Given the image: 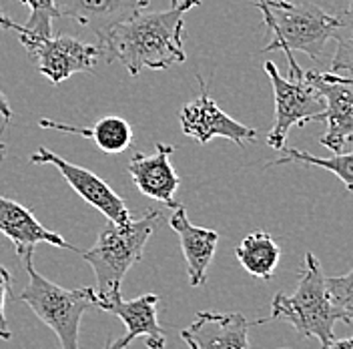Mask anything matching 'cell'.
Here are the masks:
<instances>
[{"mask_svg":"<svg viewBox=\"0 0 353 349\" xmlns=\"http://www.w3.org/2000/svg\"><path fill=\"white\" fill-rule=\"evenodd\" d=\"M271 319H285L299 335L319 339L321 349L333 341V326L337 321L350 323L347 317L331 303L321 263L313 253H305L297 289L291 295L277 293L273 297Z\"/></svg>","mask_w":353,"mask_h":349,"instance_id":"obj_4","label":"cell"},{"mask_svg":"<svg viewBox=\"0 0 353 349\" xmlns=\"http://www.w3.org/2000/svg\"><path fill=\"white\" fill-rule=\"evenodd\" d=\"M4 154H6V145L0 143V159H4Z\"/></svg>","mask_w":353,"mask_h":349,"instance_id":"obj_29","label":"cell"},{"mask_svg":"<svg viewBox=\"0 0 353 349\" xmlns=\"http://www.w3.org/2000/svg\"><path fill=\"white\" fill-rule=\"evenodd\" d=\"M21 44L28 50L30 61L37 65L39 72L52 85H61L66 79L79 72H90L103 57L101 44H90L70 37H34L28 32H19Z\"/></svg>","mask_w":353,"mask_h":349,"instance_id":"obj_6","label":"cell"},{"mask_svg":"<svg viewBox=\"0 0 353 349\" xmlns=\"http://www.w3.org/2000/svg\"><path fill=\"white\" fill-rule=\"evenodd\" d=\"M161 211L147 209L141 217H132L129 223H109L99 233L97 243L88 251H81L83 259L94 271L97 293L121 287L129 269L143 259V251L151 235L161 227Z\"/></svg>","mask_w":353,"mask_h":349,"instance_id":"obj_5","label":"cell"},{"mask_svg":"<svg viewBox=\"0 0 353 349\" xmlns=\"http://www.w3.org/2000/svg\"><path fill=\"white\" fill-rule=\"evenodd\" d=\"M235 257L247 273L267 281L273 277V273L279 265L281 249H279L277 241L273 239L267 231L257 229L239 243V247L235 249Z\"/></svg>","mask_w":353,"mask_h":349,"instance_id":"obj_18","label":"cell"},{"mask_svg":"<svg viewBox=\"0 0 353 349\" xmlns=\"http://www.w3.org/2000/svg\"><path fill=\"white\" fill-rule=\"evenodd\" d=\"M30 163L34 165H52L59 173L63 174L68 187L79 193L87 201L88 205H92L94 209H99L110 223H129L132 219L129 207L125 205V201L112 191L109 183L105 179H101L99 174L88 171L81 165L68 163L66 159L54 154L50 149L41 147L37 153L30 157Z\"/></svg>","mask_w":353,"mask_h":349,"instance_id":"obj_8","label":"cell"},{"mask_svg":"<svg viewBox=\"0 0 353 349\" xmlns=\"http://www.w3.org/2000/svg\"><path fill=\"white\" fill-rule=\"evenodd\" d=\"M251 323L241 313L199 311L195 321L181 331L189 349H251Z\"/></svg>","mask_w":353,"mask_h":349,"instance_id":"obj_12","label":"cell"},{"mask_svg":"<svg viewBox=\"0 0 353 349\" xmlns=\"http://www.w3.org/2000/svg\"><path fill=\"white\" fill-rule=\"evenodd\" d=\"M333 39L337 41V48L331 59L330 72L353 74V0L343 10V14L337 17V28L333 32Z\"/></svg>","mask_w":353,"mask_h":349,"instance_id":"obj_20","label":"cell"},{"mask_svg":"<svg viewBox=\"0 0 353 349\" xmlns=\"http://www.w3.org/2000/svg\"><path fill=\"white\" fill-rule=\"evenodd\" d=\"M0 26H2V28H6V30H17V32H22V30H24V26H22V24L14 22L12 19H8V17H6V14H2V12H0Z\"/></svg>","mask_w":353,"mask_h":349,"instance_id":"obj_27","label":"cell"},{"mask_svg":"<svg viewBox=\"0 0 353 349\" xmlns=\"http://www.w3.org/2000/svg\"><path fill=\"white\" fill-rule=\"evenodd\" d=\"M171 229L181 241V251L187 263V277L191 287H201L207 281V269L213 261V255L219 245V233L213 229H205L193 225L185 207L179 203L169 219Z\"/></svg>","mask_w":353,"mask_h":349,"instance_id":"obj_15","label":"cell"},{"mask_svg":"<svg viewBox=\"0 0 353 349\" xmlns=\"http://www.w3.org/2000/svg\"><path fill=\"white\" fill-rule=\"evenodd\" d=\"M255 2H263V0H255Z\"/></svg>","mask_w":353,"mask_h":349,"instance_id":"obj_31","label":"cell"},{"mask_svg":"<svg viewBox=\"0 0 353 349\" xmlns=\"http://www.w3.org/2000/svg\"><path fill=\"white\" fill-rule=\"evenodd\" d=\"M281 157L271 161L267 167H279V165H287V163H303V165H313V167H321L325 171H331L341 179V183L345 185V189L353 193V151L350 153H333L327 159L315 157V154L307 153V151H299L293 147H283L281 149Z\"/></svg>","mask_w":353,"mask_h":349,"instance_id":"obj_19","label":"cell"},{"mask_svg":"<svg viewBox=\"0 0 353 349\" xmlns=\"http://www.w3.org/2000/svg\"><path fill=\"white\" fill-rule=\"evenodd\" d=\"M199 4L201 0H179L169 10L137 12L129 21L112 26L101 41L103 57L119 61L131 77H139L143 68L165 70L185 63V14Z\"/></svg>","mask_w":353,"mask_h":349,"instance_id":"obj_1","label":"cell"},{"mask_svg":"<svg viewBox=\"0 0 353 349\" xmlns=\"http://www.w3.org/2000/svg\"><path fill=\"white\" fill-rule=\"evenodd\" d=\"M176 2H179V0H171V6H175Z\"/></svg>","mask_w":353,"mask_h":349,"instance_id":"obj_30","label":"cell"},{"mask_svg":"<svg viewBox=\"0 0 353 349\" xmlns=\"http://www.w3.org/2000/svg\"><path fill=\"white\" fill-rule=\"evenodd\" d=\"M325 287L331 297V303L337 307L347 321H353V269L339 277H325Z\"/></svg>","mask_w":353,"mask_h":349,"instance_id":"obj_22","label":"cell"},{"mask_svg":"<svg viewBox=\"0 0 353 349\" xmlns=\"http://www.w3.org/2000/svg\"><path fill=\"white\" fill-rule=\"evenodd\" d=\"M263 14L271 41L261 52L283 50L289 63V79L301 81L303 68L297 65L293 52H305L311 61H321L323 48L337 28V17L325 12L313 2H289V0H263L257 2Z\"/></svg>","mask_w":353,"mask_h":349,"instance_id":"obj_2","label":"cell"},{"mask_svg":"<svg viewBox=\"0 0 353 349\" xmlns=\"http://www.w3.org/2000/svg\"><path fill=\"white\" fill-rule=\"evenodd\" d=\"M325 349H353V337H345V339L333 337V341Z\"/></svg>","mask_w":353,"mask_h":349,"instance_id":"obj_28","label":"cell"},{"mask_svg":"<svg viewBox=\"0 0 353 349\" xmlns=\"http://www.w3.org/2000/svg\"><path fill=\"white\" fill-rule=\"evenodd\" d=\"M59 14L92 30L103 41L112 26L129 21L149 6V0H54Z\"/></svg>","mask_w":353,"mask_h":349,"instance_id":"obj_14","label":"cell"},{"mask_svg":"<svg viewBox=\"0 0 353 349\" xmlns=\"http://www.w3.org/2000/svg\"><path fill=\"white\" fill-rule=\"evenodd\" d=\"M10 289H12L10 271L0 263V339L2 341H10L12 339V333H10L8 321H6V299L10 295Z\"/></svg>","mask_w":353,"mask_h":349,"instance_id":"obj_23","label":"cell"},{"mask_svg":"<svg viewBox=\"0 0 353 349\" xmlns=\"http://www.w3.org/2000/svg\"><path fill=\"white\" fill-rule=\"evenodd\" d=\"M323 79H327V81H333V83H339V85H345V87L353 90V74H347V77H343V74H339V72H319Z\"/></svg>","mask_w":353,"mask_h":349,"instance_id":"obj_24","label":"cell"},{"mask_svg":"<svg viewBox=\"0 0 353 349\" xmlns=\"http://www.w3.org/2000/svg\"><path fill=\"white\" fill-rule=\"evenodd\" d=\"M30 10V17L22 32L34 34V37H52V21L59 19V8L54 0H19Z\"/></svg>","mask_w":353,"mask_h":349,"instance_id":"obj_21","label":"cell"},{"mask_svg":"<svg viewBox=\"0 0 353 349\" xmlns=\"http://www.w3.org/2000/svg\"><path fill=\"white\" fill-rule=\"evenodd\" d=\"M132 341H134V337L132 335H125V337H119V339H112V341H109V346L105 349H127L129 346H131Z\"/></svg>","mask_w":353,"mask_h":349,"instance_id":"obj_26","label":"cell"},{"mask_svg":"<svg viewBox=\"0 0 353 349\" xmlns=\"http://www.w3.org/2000/svg\"><path fill=\"white\" fill-rule=\"evenodd\" d=\"M265 72L271 79L275 94V121L267 134V145L275 151L285 147L287 132L291 127H305L319 119L323 110V99L309 85L305 77L301 81L285 79L275 63L265 61Z\"/></svg>","mask_w":353,"mask_h":349,"instance_id":"obj_7","label":"cell"},{"mask_svg":"<svg viewBox=\"0 0 353 349\" xmlns=\"http://www.w3.org/2000/svg\"><path fill=\"white\" fill-rule=\"evenodd\" d=\"M157 306H159V295L154 293L141 295L131 301L123 299L121 287H114L107 293H97V309L117 315L127 326L129 335H132L134 339L139 335H145L149 349H163L167 341L165 331L157 319Z\"/></svg>","mask_w":353,"mask_h":349,"instance_id":"obj_11","label":"cell"},{"mask_svg":"<svg viewBox=\"0 0 353 349\" xmlns=\"http://www.w3.org/2000/svg\"><path fill=\"white\" fill-rule=\"evenodd\" d=\"M175 145L157 143L153 154L137 153L129 161V174H131L134 187L143 195L151 197L159 203H165L167 207L175 209V193L179 189V174L171 165V157L175 153Z\"/></svg>","mask_w":353,"mask_h":349,"instance_id":"obj_13","label":"cell"},{"mask_svg":"<svg viewBox=\"0 0 353 349\" xmlns=\"http://www.w3.org/2000/svg\"><path fill=\"white\" fill-rule=\"evenodd\" d=\"M12 114H14V112H12V109H10L8 99H6V97H4V92L0 90V117H2V123H4V125H2V129L12 121Z\"/></svg>","mask_w":353,"mask_h":349,"instance_id":"obj_25","label":"cell"},{"mask_svg":"<svg viewBox=\"0 0 353 349\" xmlns=\"http://www.w3.org/2000/svg\"><path fill=\"white\" fill-rule=\"evenodd\" d=\"M303 77L325 103V109L321 110L317 121H325L327 131L319 143L333 153H341L353 139V90L323 79L319 70H307Z\"/></svg>","mask_w":353,"mask_h":349,"instance_id":"obj_10","label":"cell"},{"mask_svg":"<svg viewBox=\"0 0 353 349\" xmlns=\"http://www.w3.org/2000/svg\"><path fill=\"white\" fill-rule=\"evenodd\" d=\"M39 127L52 129V131L70 132V134H81L85 139L94 141L101 151L109 154L123 153V151H127L131 147L132 143V127L123 117H103L92 127L65 125V123H57V121H50V119H41Z\"/></svg>","mask_w":353,"mask_h":349,"instance_id":"obj_17","label":"cell"},{"mask_svg":"<svg viewBox=\"0 0 353 349\" xmlns=\"http://www.w3.org/2000/svg\"><path fill=\"white\" fill-rule=\"evenodd\" d=\"M201 92L195 97L189 105H185L181 114H179V123L181 129L187 137L195 139L197 143L205 145L211 139L221 137V139H229L235 145L245 147V141H255L257 131L243 125L239 121H235L231 114H227L225 110L219 109V105L211 99L207 83H203V79L197 77Z\"/></svg>","mask_w":353,"mask_h":349,"instance_id":"obj_9","label":"cell"},{"mask_svg":"<svg viewBox=\"0 0 353 349\" xmlns=\"http://www.w3.org/2000/svg\"><path fill=\"white\" fill-rule=\"evenodd\" d=\"M34 251L21 253L22 267L28 275V283L21 291L19 301L32 309V313L44 326L54 331L61 349L79 348V329L85 311L97 307V289L79 287L65 289L61 285L48 281L32 265Z\"/></svg>","mask_w":353,"mask_h":349,"instance_id":"obj_3","label":"cell"},{"mask_svg":"<svg viewBox=\"0 0 353 349\" xmlns=\"http://www.w3.org/2000/svg\"><path fill=\"white\" fill-rule=\"evenodd\" d=\"M0 233L10 239V243L14 245L17 255H21L24 251H34V247L41 243H48L52 247L70 249L74 253H81L65 237L43 227L28 207L2 195H0Z\"/></svg>","mask_w":353,"mask_h":349,"instance_id":"obj_16","label":"cell"}]
</instances>
